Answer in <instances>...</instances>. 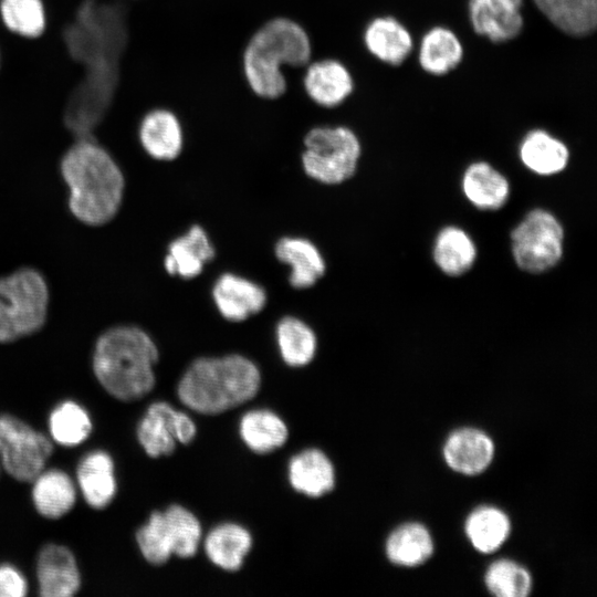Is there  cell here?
<instances>
[{
  "instance_id": "16",
  "label": "cell",
  "mask_w": 597,
  "mask_h": 597,
  "mask_svg": "<svg viewBox=\"0 0 597 597\" xmlns=\"http://www.w3.org/2000/svg\"><path fill=\"white\" fill-rule=\"evenodd\" d=\"M362 42L365 50L378 61L401 64L412 50L409 31L392 17H376L363 29Z\"/></svg>"
},
{
  "instance_id": "5",
  "label": "cell",
  "mask_w": 597,
  "mask_h": 597,
  "mask_svg": "<svg viewBox=\"0 0 597 597\" xmlns=\"http://www.w3.org/2000/svg\"><path fill=\"white\" fill-rule=\"evenodd\" d=\"M362 143L347 124H317L302 137L298 155L304 174L324 185H339L357 171Z\"/></svg>"
},
{
  "instance_id": "34",
  "label": "cell",
  "mask_w": 597,
  "mask_h": 597,
  "mask_svg": "<svg viewBox=\"0 0 597 597\" xmlns=\"http://www.w3.org/2000/svg\"><path fill=\"white\" fill-rule=\"evenodd\" d=\"M172 555L193 556L201 540V526L197 517L181 505H170L164 511Z\"/></svg>"
},
{
  "instance_id": "20",
  "label": "cell",
  "mask_w": 597,
  "mask_h": 597,
  "mask_svg": "<svg viewBox=\"0 0 597 597\" xmlns=\"http://www.w3.org/2000/svg\"><path fill=\"white\" fill-rule=\"evenodd\" d=\"M461 186L465 198L480 210H499L510 197L506 177L485 161L470 164L463 172Z\"/></svg>"
},
{
  "instance_id": "28",
  "label": "cell",
  "mask_w": 597,
  "mask_h": 597,
  "mask_svg": "<svg viewBox=\"0 0 597 597\" xmlns=\"http://www.w3.org/2000/svg\"><path fill=\"white\" fill-rule=\"evenodd\" d=\"M463 56L458 36L449 29L434 27L422 38L419 49L420 66L430 74L443 75L455 69Z\"/></svg>"
},
{
  "instance_id": "38",
  "label": "cell",
  "mask_w": 597,
  "mask_h": 597,
  "mask_svg": "<svg viewBox=\"0 0 597 597\" xmlns=\"http://www.w3.org/2000/svg\"><path fill=\"white\" fill-rule=\"evenodd\" d=\"M197 428L190 417L177 411L175 420V438L180 443H189L196 436Z\"/></svg>"
},
{
  "instance_id": "24",
  "label": "cell",
  "mask_w": 597,
  "mask_h": 597,
  "mask_svg": "<svg viewBox=\"0 0 597 597\" xmlns=\"http://www.w3.org/2000/svg\"><path fill=\"white\" fill-rule=\"evenodd\" d=\"M432 256L436 265L449 276L468 272L476 259V247L463 229L447 226L434 239Z\"/></svg>"
},
{
  "instance_id": "19",
  "label": "cell",
  "mask_w": 597,
  "mask_h": 597,
  "mask_svg": "<svg viewBox=\"0 0 597 597\" xmlns=\"http://www.w3.org/2000/svg\"><path fill=\"white\" fill-rule=\"evenodd\" d=\"M494 446L489 436L478 429L454 431L443 448L444 459L450 468L463 474H478L492 461Z\"/></svg>"
},
{
  "instance_id": "33",
  "label": "cell",
  "mask_w": 597,
  "mask_h": 597,
  "mask_svg": "<svg viewBox=\"0 0 597 597\" xmlns=\"http://www.w3.org/2000/svg\"><path fill=\"white\" fill-rule=\"evenodd\" d=\"M0 18L8 31L29 39L40 36L46 25L42 0H0Z\"/></svg>"
},
{
  "instance_id": "26",
  "label": "cell",
  "mask_w": 597,
  "mask_h": 597,
  "mask_svg": "<svg viewBox=\"0 0 597 597\" xmlns=\"http://www.w3.org/2000/svg\"><path fill=\"white\" fill-rule=\"evenodd\" d=\"M252 546L250 533L242 526L227 523L214 527L205 540V552L218 567L238 570Z\"/></svg>"
},
{
  "instance_id": "29",
  "label": "cell",
  "mask_w": 597,
  "mask_h": 597,
  "mask_svg": "<svg viewBox=\"0 0 597 597\" xmlns=\"http://www.w3.org/2000/svg\"><path fill=\"white\" fill-rule=\"evenodd\" d=\"M275 339L285 364L302 367L312 362L317 338L307 323L295 316H284L275 327Z\"/></svg>"
},
{
  "instance_id": "22",
  "label": "cell",
  "mask_w": 597,
  "mask_h": 597,
  "mask_svg": "<svg viewBox=\"0 0 597 597\" xmlns=\"http://www.w3.org/2000/svg\"><path fill=\"white\" fill-rule=\"evenodd\" d=\"M523 165L534 174L552 176L568 165L569 150L558 138L544 129L528 132L520 145Z\"/></svg>"
},
{
  "instance_id": "32",
  "label": "cell",
  "mask_w": 597,
  "mask_h": 597,
  "mask_svg": "<svg viewBox=\"0 0 597 597\" xmlns=\"http://www.w3.org/2000/svg\"><path fill=\"white\" fill-rule=\"evenodd\" d=\"M465 533L479 552L492 553L507 538L510 521L501 510L482 506L474 510L467 519Z\"/></svg>"
},
{
  "instance_id": "25",
  "label": "cell",
  "mask_w": 597,
  "mask_h": 597,
  "mask_svg": "<svg viewBox=\"0 0 597 597\" xmlns=\"http://www.w3.org/2000/svg\"><path fill=\"white\" fill-rule=\"evenodd\" d=\"M538 10L562 32L586 36L597 24V0H533Z\"/></svg>"
},
{
  "instance_id": "2",
  "label": "cell",
  "mask_w": 597,
  "mask_h": 597,
  "mask_svg": "<svg viewBox=\"0 0 597 597\" xmlns=\"http://www.w3.org/2000/svg\"><path fill=\"white\" fill-rule=\"evenodd\" d=\"M159 358L153 338L135 325H117L96 339L92 357L94 376L113 398L132 402L155 387V365Z\"/></svg>"
},
{
  "instance_id": "15",
  "label": "cell",
  "mask_w": 597,
  "mask_h": 597,
  "mask_svg": "<svg viewBox=\"0 0 597 597\" xmlns=\"http://www.w3.org/2000/svg\"><path fill=\"white\" fill-rule=\"evenodd\" d=\"M30 483L33 506L44 519L59 520L75 506L78 491L66 471L44 468Z\"/></svg>"
},
{
  "instance_id": "12",
  "label": "cell",
  "mask_w": 597,
  "mask_h": 597,
  "mask_svg": "<svg viewBox=\"0 0 597 597\" xmlns=\"http://www.w3.org/2000/svg\"><path fill=\"white\" fill-rule=\"evenodd\" d=\"M220 315L230 322H242L261 312L266 304V292L258 283L234 273H223L211 291Z\"/></svg>"
},
{
  "instance_id": "9",
  "label": "cell",
  "mask_w": 597,
  "mask_h": 597,
  "mask_svg": "<svg viewBox=\"0 0 597 597\" xmlns=\"http://www.w3.org/2000/svg\"><path fill=\"white\" fill-rule=\"evenodd\" d=\"M303 90L315 105L333 109L354 92L355 80L349 67L339 59H312L302 72Z\"/></svg>"
},
{
  "instance_id": "31",
  "label": "cell",
  "mask_w": 597,
  "mask_h": 597,
  "mask_svg": "<svg viewBox=\"0 0 597 597\" xmlns=\"http://www.w3.org/2000/svg\"><path fill=\"white\" fill-rule=\"evenodd\" d=\"M432 552L431 536L428 530L418 523L399 526L386 543V553L390 562L407 567L422 564Z\"/></svg>"
},
{
  "instance_id": "7",
  "label": "cell",
  "mask_w": 597,
  "mask_h": 597,
  "mask_svg": "<svg viewBox=\"0 0 597 597\" xmlns=\"http://www.w3.org/2000/svg\"><path fill=\"white\" fill-rule=\"evenodd\" d=\"M511 250L516 265L532 274L558 264L564 252V228L548 210L533 209L511 232Z\"/></svg>"
},
{
  "instance_id": "10",
  "label": "cell",
  "mask_w": 597,
  "mask_h": 597,
  "mask_svg": "<svg viewBox=\"0 0 597 597\" xmlns=\"http://www.w3.org/2000/svg\"><path fill=\"white\" fill-rule=\"evenodd\" d=\"M137 142L143 153L159 163L178 159L185 149V129L179 116L167 107L148 109L140 118Z\"/></svg>"
},
{
  "instance_id": "18",
  "label": "cell",
  "mask_w": 597,
  "mask_h": 597,
  "mask_svg": "<svg viewBox=\"0 0 597 597\" xmlns=\"http://www.w3.org/2000/svg\"><path fill=\"white\" fill-rule=\"evenodd\" d=\"M274 253L280 262L290 266L289 282L295 289L313 286L325 273L326 264L321 251L305 238H281Z\"/></svg>"
},
{
  "instance_id": "4",
  "label": "cell",
  "mask_w": 597,
  "mask_h": 597,
  "mask_svg": "<svg viewBox=\"0 0 597 597\" xmlns=\"http://www.w3.org/2000/svg\"><path fill=\"white\" fill-rule=\"evenodd\" d=\"M260 385L258 366L242 355L230 354L193 360L182 375L177 394L189 409L218 415L252 399Z\"/></svg>"
},
{
  "instance_id": "8",
  "label": "cell",
  "mask_w": 597,
  "mask_h": 597,
  "mask_svg": "<svg viewBox=\"0 0 597 597\" xmlns=\"http://www.w3.org/2000/svg\"><path fill=\"white\" fill-rule=\"evenodd\" d=\"M53 449L50 437L24 420L0 415V465L12 479L30 483L46 468Z\"/></svg>"
},
{
  "instance_id": "23",
  "label": "cell",
  "mask_w": 597,
  "mask_h": 597,
  "mask_svg": "<svg viewBox=\"0 0 597 597\" xmlns=\"http://www.w3.org/2000/svg\"><path fill=\"white\" fill-rule=\"evenodd\" d=\"M177 410L165 401L151 404L136 429L137 440L151 458L169 455L176 448L175 420Z\"/></svg>"
},
{
  "instance_id": "13",
  "label": "cell",
  "mask_w": 597,
  "mask_h": 597,
  "mask_svg": "<svg viewBox=\"0 0 597 597\" xmlns=\"http://www.w3.org/2000/svg\"><path fill=\"white\" fill-rule=\"evenodd\" d=\"M76 486L87 505L104 510L117 493L115 463L109 452L94 449L86 452L76 467Z\"/></svg>"
},
{
  "instance_id": "11",
  "label": "cell",
  "mask_w": 597,
  "mask_h": 597,
  "mask_svg": "<svg viewBox=\"0 0 597 597\" xmlns=\"http://www.w3.org/2000/svg\"><path fill=\"white\" fill-rule=\"evenodd\" d=\"M35 575L42 597H72L82 586L76 557L63 544L46 543L40 548Z\"/></svg>"
},
{
  "instance_id": "3",
  "label": "cell",
  "mask_w": 597,
  "mask_h": 597,
  "mask_svg": "<svg viewBox=\"0 0 597 597\" xmlns=\"http://www.w3.org/2000/svg\"><path fill=\"white\" fill-rule=\"evenodd\" d=\"M312 59L306 30L290 18L274 17L247 41L241 57L242 73L254 95L274 100L287 87L284 69H303Z\"/></svg>"
},
{
  "instance_id": "14",
  "label": "cell",
  "mask_w": 597,
  "mask_h": 597,
  "mask_svg": "<svg viewBox=\"0 0 597 597\" xmlns=\"http://www.w3.org/2000/svg\"><path fill=\"white\" fill-rule=\"evenodd\" d=\"M523 0H469V17L474 31L492 42L516 38L523 29Z\"/></svg>"
},
{
  "instance_id": "36",
  "label": "cell",
  "mask_w": 597,
  "mask_h": 597,
  "mask_svg": "<svg viewBox=\"0 0 597 597\" xmlns=\"http://www.w3.org/2000/svg\"><path fill=\"white\" fill-rule=\"evenodd\" d=\"M136 542L143 557L151 565H164L172 555L164 512H153L136 532Z\"/></svg>"
},
{
  "instance_id": "35",
  "label": "cell",
  "mask_w": 597,
  "mask_h": 597,
  "mask_svg": "<svg viewBox=\"0 0 597 597\" xmlns=\"http://www.w3.org/2000/svg\"><path fill=\"white\" fill-rule=\"evenodd\" d=\"M485 585L499 597H524L531 590L532 579L528 572L519 564L501 559L486 570Z\"/></svg>"
},
{
  "instance_id": "27",
  "label": "cell",
  "mask_w": 597,
  "mask_h": 597,
  "mask_svg": "<svg viewBox=\"0 0 597 597\" xmlns=\"http://www.w3.org/2000/svg\"><path fill=\"white\" fill-rule=\"evenodd\" d=\"M48 428L52 442L73 448L88 439L93 431V421L85 407L75 400L66 399L50 411Z\"/></svg>"
},
{
  "instance_id": "1",
  "label": "cell",
  "mask_w": 597,
  "mask_h": 597,
  "mask_svg": "<svg viewBox=\"0 0 597 597\" xmlns=\"http://www.w3.org/2000/svg\"><path fill=\"white\" fill-rule=\"evenodd\" d=\"M60 172L70 190L69 209L78 221L102 226L116 216L125 177L103 144L94 139L73 142L61 156Z\"/></svg>"
},
{
  "instance_id": "30",
  "label": "cell",
  "mask_w": 597,
  "mask_h": 597,
  "mask_svg": "<svg viewBox=\"0 0 597 597\" xmlns=\"http://www.w3.org/2000/svg\"><path fill=\"white\" fill-rule=\"evenodd\" d=\"M243 442L256 453H269L282 447L289 436L284 421L270 410L245 413L239 426Z\"/></svg>"
},
{
  "instance_id": "17",
  "label": "cell",
  "mask_w": 597,
  "mask_h": 597,
  "mask_svg": "<svg viewBox=\"0 0 597 597\" xmlns=\"http://www.w3.org/2000/svg\"><path fill=\"white\" fill-rule=\"evenodd\" d=\"M214 254L209 235L202 227L195 224L169 243L164 265L170 275L193 279Z\"/></svg>"
},
{
  "instance_id": "21",
  "label": "cell",
  "mask_w": 597,
  "mask_h": 597,
  "mask_svg": "<svg viewBox=\"0 0 597 597\" xmlns=\"http://www.w3.org/2000/svg\"><path fill=\"white\" fill-rule=\"evenodd\" d=\"M289 480L297 492L318 498L333 490L335 472L329 459L317 449H307L293 457Z\"/></svg>"
},
{
  "instance_id": "6",
  "label": "cell",
  "mask_w": 597,
  "mask_h": 597,
  "mask_svg": "<svg viewBox=\"0 0 597 597\" xmlns=\"http://www.w3.org/2000/svg\"><path fill=\"white\" fill-rule=\"evenodd\" d=\"M49 287L35 269L21 268L0 277V343L39 332L46 322Z\"/></svg>"
},
{
  "instance_id": "37",
  "label": "cell",
  "mask_w": 597,
  "mask_h": 597,
  "mask_svg": "<svg viewBox=\"0 0 597 597\" xmlns=\"http://www.w3.org/2000/svg\"><path fill=\"white\" fill-rule=\"evenodd\" d=\"M29 584L23 573L12 564L0 563V597H24Z\"/></svg>"
}]
</instances>
